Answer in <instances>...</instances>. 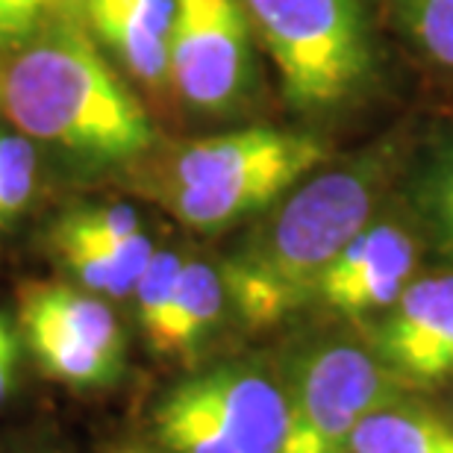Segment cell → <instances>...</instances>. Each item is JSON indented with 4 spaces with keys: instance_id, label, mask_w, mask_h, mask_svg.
Wrapping results in <instances>:
<instances>
[{
    "instance_id": "6da1fadb",
    "label": "cell",
    "mask_w": 453,
    "mask_h": 453,
    "mask_svg": "<svg viewBox=\"0 0 453 453\" xmlns=\"http://www.w3.org/2000/svg\"><path fill=\"white\" fill-rule=\"evenodd\" d=\"M0 97L21 133L83 157L130 159L153 144L148 112L77 24L50 27L18 53Z\"/></svg>"
},
{
    "instance_id": "7a4b0ae2",
    "label": "cell",
    "mask_w": 453,
    "mask_h": 453,
    "mask_svg": "<svg viewBox=\"0 0 453 453\" xmlns=\"http://www.w3.org/2000/svg\"><path fill=\"white\" fill-rule=\"evenodd\" d=\"M374 174L330 171L301 186L265 230L224 262L226 295L250 324H274L312 295L330 262L371 219Z\"/></svg>"
},
{
    "instance_id": "3957f363",
    "label": "cell",
    "mask_w": 453,
    "mask_h": 453,
    "mask_svg": "<svg viewBox=\"0 0 453 453\" xmlns=\"http://www.w3.org/2000/svg\"><path fill=\"white\" fill-rule=\"evenodd\" d=\"M321 159L310 133L248 127L171 153L148 188L192 230H221L274 203Z\"/></svg>"
},
{
    "instance_id": "277c9868",
    "label": "cell",
    "mask_w": 453,
    "mask_h": 453,
    "mask_svg": "<svg viewBox=\"0 0 453 453\" xmlns=\"http://www.w3.org/2000/svg\"><path fill=\"white\" fill-rule=\"evenodd\" d=\"M277 68L286 101L327 110L371 74V35L359 0H242Z\"/></svg>"
},
{
    "instance_id": "5b68a950",
    "label": "cell",
    "mask_w": 453,
    "mask_h": 453,
    "mask_svg": "<svg viewBox=\"0 0 453 453\" xmlns=\"http://www.w3.org/2000/svg\"><path fill=\"white\" fill-rule=\"evenodd\" d=\"M401 380L357 344H321L297 365L280 453H344L353 427L401 397Z\"/></svg>"
},
{
    "instance_id": "8992f818",
    "label": "cell",
    "mask_w": 453,
    "mask_h": 453,
    "mask_svg": "<svg viewBox=\"0 0 453 453\" xmlns=\"http://www.w3.org/2000/svg\"><path fill=\"white\" fill-rule=\"evenodd\" d=\"M171 80L203 112L239 104L250 80V21L242 0H174Z\"/></svg>"
},
{
    "instance_id": "52a82bcc",
    "label": "cell",
    "mask_w": 453,
    "mask_h": 453,
    "mask_svg": "<svg viewBox=\"0 0 453 453\" xmlns=\"http://www.w3.org/2000/svg\"><path fill=\"white\" fill-rule=\"evenodd\" d=\"M377 357L410 383H439L453 374V274L403 288L377 330Z\"/></svg>"
},
{
    "instance_id": "ba28073f",
    "label": "cell",
    "mask_w": 453,
    "mask_h": 453,
    "mask_svg": "<svg viewBox=\"0 0 453 453\" xmlns=\"http://www.w3.org/2000/svg\"><path fill=\"white\" fill-rule=\"evenodd\" d=\"M415 268V244L395 224H365L330 262L319 297L350 319L388 310L406 288Z\"/></svg>"
},
{
    "instance_id": "9c48e42d",
    "label": "cell",
    "mask_w": 453,
    "mask_h": 453,
    "mask_svg": "<svg viewBox=\"0 0 453 453\" xmlns=\"http://www.w3.org/2000/svg\"><path fill=\"white\" fill-rule=\"evenodd\" d=\"M186 392L212 415L239 453H280L288 430V395L253 368H215L188 380Z\"/></svg>"
},
{
    "instance_id": "30bf717a",
    "label": "cell",
    "mask_w": 453,
    "mask_h": 453,
    "mask_svg": "<svg viewBox=\"0 0 453 453\" xmlns=\"http://www.w3.org/2000/svg\"><path fill=\"white\" fill-rule=\"evenodd\" d=\"M174 0H86L83 12L92 30L135 77L150 86L171 80L168 35Z\"/></svg>"
},
{
    "instance_id": "8fae6325",
    "label": "cell",
    "mask_w": 453,
    "mask_h": 453,
    "mask_svg": "<svg viewBox=\"0 0 453 453\" xmlns=\"http://www.w3.org/2000/svg\"><path fill=\"white\" fill-rule=\"evenodd\" d=\"M344 453H453V427L401 395L374 406L353 427Z\"/></svg>"
},
{
    "instance_id": "7c38bea8",
    "label": "cell",
    "mask_w": 453,
    "mask_h": 453,
    "mask_svg": "<svg viewBox=\"0 0 453 453\" xmlns=\"http://www.w3.org/2000/svg\"><path fill=\"white\" fill-rule=\"evenodd\" d=\"M224 280L206 262H183L159 330L150 336V344L159 353H188L206 336V330L219 321L224 310Z\"/></svg>"
},
{
    "instance_id": "4fadbf2b",
    "label": "cell",
    "mask_w": 453,
    "mask_h": 453,
    "mask_svg": "<svg viewBox=\"0 0 453 453\" xmlns=\"http://www.w3.org/2000/svg\"><path fill=\"white\" fill-rule=\"evenodd\" d=\"M21 312H33L57 324L71 339L88 344L112 362H124V333L106 303L71 286L35 283L21 295Z\"/></svg>"
},
{
    "instance_id": "5bb4252c",
    "label": "cell",
    "mask_w": 453,
    "mask_h": 453,
    "mask_svg": "<svg viewBox=\"0 0 453 453\" xmlns=\"http://www.w3.org/2000/svg\"><path fill=\"white\" fill-rule=\"evenodd\" d=\"M21 324L35 362L42 365L44 374L59 380V383L95 388L115 383L118 374H121V362H112L88 344L71 339L68 333H62L57 324H50L42 315L21 312Z\"/></svg>"
},
{
    "instance_id": "9a60e30c",
    "label": "cell",
    "mask_w": 453,
    "mask_h": 453,
    "mask_svg": "<svg viewBox=\"0 0 453 453\" xmlns=\"http://www.w3.org/2000/svg\"><path fill=\"white\" fill-rule=\"evenodd\" d=\"M57 250L80 283L110 297L130 295L157 253L144 233L110 244H57Z\"/></svg>"
},
{
    "instance_id": "2e32d148",
    "label": "cell",
    "mask_w": 453,
    "mask_h": 453,
    "mask_svg": "<svg viewBox=\"0 0 453 453\" xmlns=\"http://www.w3.org/2000/svg\"><path fill=\"white\" fill-rule=\"evenodd\" d=\"M157 436L174 453H239L212 415L186 392V386H177L159 403Z\"/></svg>"
},
{
    "instance_id": "e0dca14e",
    "label": "cell",
    "mask_w": 453,
    "mask_h": 453,
    "mask_svg": "<svg viewBox=\"0 0 453 453\" xmlns=\"http://www.w3.org/2000/svg\"><path fill=\"white\" fill-rule=\"evenodd\" d=\"M142 233L130 206H88L71 210L53 230V244H110Z\"/></svg>"
},
{
    "instance_id": "ac0fdd59",
    "label": "cell",
    "mask_w": 453,
    "mask_h": 453,
    "mask_svg": "<svg viewBox=\"0 0 453 453\" xmlns=\"http://www.w3.org/2000/svg\"><path fill=\"white\" fill-rule=\"evenodd\" d=\"M83 4L86 0H0V48L30 44Z\"/></svg>"
},
{
    "instance_id": "d6986e66",
    "label": "cell",
    "mask_w": 453,
    "mask_h": 453,
    "mask_svg": "<svg viewBox=\"0 0 453 453\" xmlns=\"http://www.w3.org/2000/svg\"><path fill=\"white\" fill-rule=\"evenodd\" d=\"M406 30L439 65L453 68V0H395Z\"/></svg>"
},
{
    "instance_id": "ffe728a7",
    "label": "cell",
    "mask_w": 453,
    "mask_h": 453,
    "mask_svg": "<svg viewBox=\"0 0 453 453\" xmlns=\"http://www.w3.org/2000/svg\"><path fill=\"white\" fill-rule=\"evenodd\" d=\"M35 153L24 135L0 133V221L15 219L33 195Z\"/></svg>"
},
{
    "instance_id": "44dd1931",
    "label": "cell",
    "mask_w": 453,
    "mask_h": 453,
    "mask_svg": "<svg viewBox=\"0 0 453 453\" xmlns=\"http://www.w3.org/2000/svg\"><path fill=\"white\" fill-rule=\"evenodd\" d=\"M180 268H183V259H180L174 250H157L133 288L135 303H139V321L144 333H148V339L159 330L162 319H165Z\"/></svg>"
},
{
    "instance_id": "7402d4cb",
    "label": "cell",
    "mask_w": 453,
    "mask_h": 453,
    "mask_svg": "<svg viewBox=\"0 0 453 453\" xmlns=\"http://www.w3.org/2000/svg\"><path fill=\"white\" fill-rule=\"evenodd\" d=\"M433 212H436L445 235L453 242V159L439 174L436 186H433Z\"/></svg>"
},
{
    "instance_id": "603a6c76",
    "label": "cell",
    "mask_w": 453,
    "mask_h": 453,
    "mask_svg": "<svg viewBox=\"0 0 453 453\" xmlns=\"http://www.w3.org/2000/svg\"><path fill=\"white\" fill-rule=\"evenodd\" d=\"M15 357H18V342L12 336V330H9V324L0 319V403L6 401L9 388H12Z\"/></svg>"
},
{
    "instance_id": "cb8c5ba5",
    "label": "cell",
    "mask_w": 453,
    "mask_h": 453,
    "mask_svg": "<svg viewBox=\"0 0 453 453\" xmlns=\"http://www.w3.org/2000/svg\"><path fill=\"white\" fill-rule=\"evenodd\" d=\"M124 453H135V450H124Z\"/></svg>"
}]
</instances>
